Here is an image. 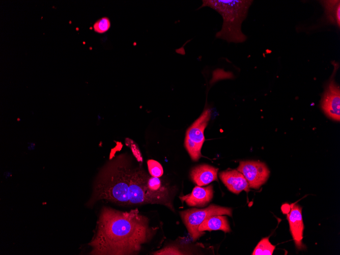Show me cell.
Here are the masks:
<instances>
[{"label": "cell", "mask_w": 340, "mask_h": 255, "mask_svg": "<svg viewBox=\"0 0 340 255\" xmlns=\"http://www.w3.org/2000/svg\"><path fill=\"white\" fill-rule=\"evenodd\" d=\"M290 210L287 214L290 232L297 248H304L302 243L304 224L302 216V208L298 204L291 206Z\"/></svg>", "instance_id": "cell-8"}, {"label": "cell", "mask_w": 340, "mask_h": 255, "mask_svg": "<svg viewBox=\"0 0 340 255\" xmlns=\"http://www.w3.org/2000/svg\"><path fill=\"white\" fill-rule=\"evenodd\" d=\"M221 230L225 233L231 232V230L226 216L218 215L210 216L204 220L199 226V231Z\"/></svg>", "instance_id": "cell-12"}, {"label": "cell", "mask_w": 340, "mask_h": 255, "mask_svg": "<svg viewBox=\"0 0 340 255\" xmlns=\"http://www.w3.org/2000/svg\"><path fill=\"white\" fill-rule=\"evenodd\" d=\"M327 19L329 23L339 27L340 2L338 1H322Z\"/></svg>", "instance_id": "cell-13"}, {"label": "cell", "mask_w": 340, "mask_h": 255, "mask_svg": "<svg viewBox=\"0 0 340 255\" xmlns=\"http://www.w3.org/2000/svg\"><path fill=\"white\" fill-rule=\"evenodd\" d=\"M332 74L323 94L321 107L325 114L336 121L340 120V89Z\"/></svg>", "instance_id": "cell-7"}, {"label": "cell", "mask_w": 340, "mask_h": 255, "mask_svg": "<svg viewBox=\"0 0 340 255\" xmlns=\"http://www.w3.org/2000/svg\"><path fill=\"white\" fill-rule=\"evenodd\" d=\"M150 177L140 165H133L127 156L120 155L109 160L99 172L87 205L93 206L100 200L122 206L157 204L174 211L173 207L149 190Z\"/></svg>", "instance_id": "cell-1"}, {"label": "cell", "mask_w": 340, "mask_h": 255, "mask_svg": "<svg viewBox=\"0 0 340 255\" xmlns=\"http://www.w3.org/2000/svg\"><path fill=\"white\" fill-rule=\"evenodd\" d=\"M185 252L181 251L178 247L175 246H168L162 249L153 252L155 255H180L185 254Z\"/></svg>", "instance_id": "cell-17"}, {"label": "cell", "mask_w": 340, "mask_h": 255, "mask_svg": "<svg viewBox=\"0 0 340 255\" xmlns=\"http://www.w3.org/2000/svg\"><path fill=\"white\" fill-rule=\"evenodd\" d=\"M126 145L130 146L134 157L138 162L143 161V158L141 153L137 146L134 143L131 139L126 140Z\"/></svg>", "instance_id": "cell-18"}, {"label": "cell", "mask_w": 340, "mask_h": 255, "mask_svg": "<svg viewBox=\"0 0 340 255\" xmlns=\"http://www.w3.org/2000/svg\"><path fill=\"white\" fill-rule=\"evenodd\" d=\"M147 165L149 174L151 176L159 178L163 175V167L158 161L153 159L148 160Z\"/></svg>", "instance_id": "cell-16"}, {"label": "cell", "mask_w": 340, "mask_h": 255, "mask_svg": "<svg viewBox=\"0 0 340 255\" xmlns=\"http://www.w3.org/2000/svg\"><path fill=\"white\" fill-rule=\"evenodd\" d=\"M210 118V110L206 109L186 131L185 147L193 161L198 160L202 156L201 149L205 140L204 132Z\"/></svg>", "instance_id": "cell-5"}, {"label": "cell", "mask_w": 340, "mask_h": 255, "mask_svg": "<svg viewBox=\"0 0 340 255\" xmlns=\"http://www.w3.org/2000/svg\"><path fill=\"white\" fill-rule=\"evenodd\" d=\"M275 249V245L272 244L268 237L261 239L254 248L252 255H272Z\"/></svg>", "instance_id": "cell-14"}, {"label": "cell", "mask_w": 340, "mask_h": 255, "mask_svg": "<svg viewBox=\"0 0 340 255\" xmlns=\"http://www.w3.org/2000/svg\"><path fill=\"white\" fill-rule=\"evenodd\" d=\"M157 228L137 209L121 211L110 207L101 210L95 233L89 243L93 255L138 254Z\"/></svg>", "instance_id": "cell-2"}, {"label": "cell", "mask_w": 340, "mask_h": 255, "mask_svg": "<svg viewBox=\"0 0 340 255\" xmlns=\"http://www.w3.org/2000/svg\"><path fill=\"white\" fill-rule=\"evenodd\" d=\"M218 168L208 164H201L193 167L190 172L193 182L198 186H205L217 181Z\"/></svg>", "instance_id": "cell-11"}, {"label": "cell", "mask_w": 340, "mask_h": 255, "mask_svg": "<svg viewBox=\"0 0 340 255\" xmlns=\"http://www.w3.org/2000/svg\"><path fill=\"white\" fill-rule=\"evenodd\" d=\"M219 176L227 188L232 192L239 194L242 191L250 190L249 184L243 174L238 170L221 172Z\"/></svg>", "instance_id": "cell-9"}, {"label": "cell", "mask_w": 340, "mask_h": 255, "mask_svg": "<svg viewBox=\"0 0 340 255\" xmlns=\"http://www.w3.org/2000/svg\"><path fill=\"white\" fill-rule=\"evenodd\" d=\"M213 189L212 185L206 187H194L189 194L180 197L182 201L190 207H202L207 205L212 199Z\"/></svg>", "instance_id": "cell-10"}, {"label": "cell", "mask_w": 340, "mask_h": 255, "mask_svg": "<svg viewBox=\"0 0 340 255\" xmlns=\"http://www.w3.org/2000/svg\"><path fill=\"white\" fill-rule=\"evenodd\" d=\"M111 25L109 19L107 17H103L98 19L93 24V30L99 34H103L107 32Z\"/></svg>", "instance_id": "cell-15"}, {"label": "cell", "mask_w": 340, "mask_h": 255, "mask_svg": "<svg viewBox=\"0 0 340 255\" xmlns=\"http://www.w3.org/2000/svg\"><path fill=\"white\" fill-rule=\"evenodd\" d=\"M253 1L204 0L201 7H209L219 13L223 19L221 29L215 37L228 42L242 43L247 37L241 31V24L246 18Z\"/></svg>", "instance_id": "cell-3"}, {"label": "cell", "mask_w": 340, "mask_h": 255, "mask_svg": "<svg viewBox=\"0 0 340 255\" xmlns=\"http://www.w3.org/2000/svg\"><path fill=\"white\" fill-rule=\"evenodd\" d=\"M181 218L193 241L205 233L199 231V226L207 218L214 215L232 216V209L228 207L211 205L204 209L192 208L180 212Z\"/></svg>", "instance_id": "cell-4"}, {"label": "cell", "mask_w": 340, "mask_h": 255, "mask_svg": "<svg viewBox=\"0 0 340 255\" xmlns=\"http://www.w3.org/2000/svg\"><path fill=\"white\" fill-rule=\"evenodd\" d=\"M237 170L247 181L249 187L258 189L268 180L270 171L263 162L256 161H240Z\"/></svg>", "instance_id": "cell-6"}]
</instances>
